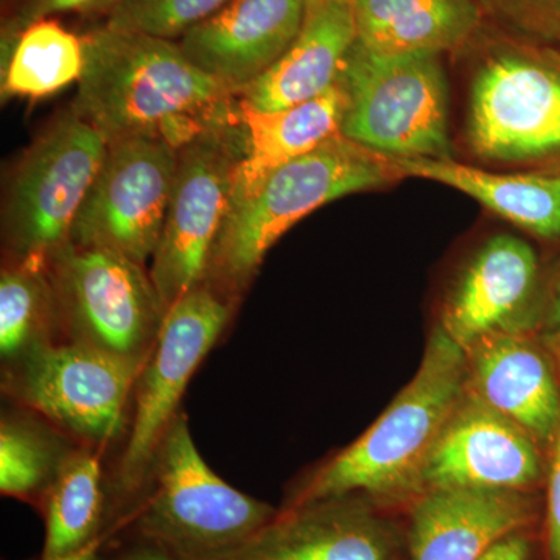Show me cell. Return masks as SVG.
<instances>
[{
  "instance_id": "cell-11",
  "label": "cell",
  "mask_w": 560,
  "mask_h": 560,
  "mask_svg": "<svg viewBox=\"0 0 560 560\" xmlns=\"http://www.w3.org/2000/svg\"><path fill=\"white\" fill-rule=\"evenodd\" d=\"M469 142L486 160L560 161V50L508 47L482 62L471 84Z\"/></svg>"
},
{
  "instance_id": "cell-3",
  "label": "cell",
  "mask_w": 560,
  "mask_h": 560,
  "mask_svg": "<svg viewBox=\"0 0 560 560\" xmlns=\"http://www.w3.org/2000/svg\"><path fill=\"white\" fill-rule=\"evenodd\" d=\"M396 172L381 154L335 136L272 172L245 200L231 202L205 282L235 302L275 243L320 206L388 183Z\"/></svg>"
},
{
  "instance_id": "cell-36",
  "label": "cell",
  "mask_w": 560,
  "mask_h": 560,
  "mask_svg": "<svg viewBox=\"0 0 560 560\" xmlns=\"http://www.w3.org/2000/svg\"><path fill=\"white\" fill-rule=\"evenodd\" d=\"M116 2H119V0H108V2H106L105 5L102 7L101 11H106L110 9V7H113Z\"/></svg>"
},
{
  "instance_id": "cell-24",
  "label": "cell",
  "mask_w": 560,
  "mask_h": 560,
  "mask_svg": "<svg viewBox=\"0 0 560 560\" xmlns=\"http://www.w3.org/2000/svg\"><path fill=\"white\" fill-rule=\"evenodd\" d=\"M83 68V38L57 21L35 22L2 55V97H49L79 81Z\"/></svg>"
},
{
  "instance_id": "cell-9",
  "label": "cell",
  "mask_w": 560,
  "mask_h": 560,
  "mask_svg": "<svg viewBox=\"0 0 560 560\" xmlns=\"http://www.w3.org/2000/svg\"><path fill=\"white\" fill-rule=\"evenodd\" d=\"M245 153L241 117L210 128L178 153V172L150 276L165 308L205 282Z\"/></svg>"
},
{
  "instance_id": "cell-31",
  "label": "cell",
  "mask_w": 560,
  "mask_h": 560,
  "mask_svg": "<svg viewBox=\"0 0 560 560\" xmlns=\"http://www.w3.org/2000/svg\"><path fill=\"white\" fill-rule=\"evenodd\" d=\"M548 547L551 560H560V427L552 441L550 481H548Z\"/></svg>"
},
{
  "instance_id": "cell-5",
  "label": "cell",
  "mask_w": 560,
  "mask_h": 560,
  "mask_svg": "<svg viewBox=\"0 0 560 560\" xmlns=\"http://www.w3.org/2000/svg\"><path fill=\"white\" fill-rule=\"evenodd\" d=\"M340 81L342 138L390 160L452 158L440 54L378 55L355 43Z\"/></svg>"
},
{
  "instance_id": "cell-20",
  "label": "cell",
  "mask_w": 560,
  "mask_h": 560,
  "mask_svg": "<svg viewBox=\"0 0 560 560\" xmlns=\"http://www.w3.org/2000/svg\"><path fill=\"white\" fill-rule=\"evenodd\" d=\"M346 108L348 94L341 81L319 97L285 109L256 110L241 103L245 153L231 202L245 200L272 172L340 135Z\"/></svg>"
},
{
  "instance_id": "cell-35",
  "label": "cell",
  "mask_w": 560,
  "mask_h": 560,
  "mask_svg": "<svg viewBox=\"0 0 560 560\" xmlns=\"http://www.w3.org/2000/svg\"><path fill=\"white\" fill-rule=\"evenodd\" d=\"M545 342H547L548 348H550L555 360L558 361L560 370V334L547 335V337H545Z\"/></svg>"
},
{
  "instance_id": "cell-6",
  "label": "cell",
  "mask_w": 560,
  "mask_h": 560,
  "mask_svg": "<svg viewBox=\"0 0 560 560\" xmlns=\"http://www.w3.org/2000/svg\"><path fill=\"white\" fill-rule=\"evenodd\" d=\"M234 304L201 283L168 308L156 345L136 382L130 436L114 477L110 529H119L145 489L154 455L179 415L187 385L226 329Z\"/></svg>"
},
{
  "instance_id": "cell-25",
  "label": "cell",
  "mask_w": 560,
  "mask_h": 560,
  "mask_svg": "<svg viewBox=\"0 0 560 560\" xmlns=\"http://www.w3.org/2000/svg\"><path fill=\"white\" fill-rule=\"evenodd\" d=\"M57 308L47 265L10 261L0 275V355L7 366L55 342Z\"/></svg>"
},
{
  "instance_id": "cell-19",
  "label": "cell",
  "mask_w": 560,
  "mask_h": 560,
  "mask_svg": "<svg viewBox=\"0 0 560 560\" xmlns=\"http://www.w3.org/2000/svg\"><path fill=\"white\" fill-rule=\"evenodd\" d=\"M355 43L352 5L307 0L300 35L238 101L250 109L279 110L319 97L340 81Z\"/></svg>"
},
{
  "instance_id": "cell-16",
  "label": "cell",
  "mask_w": 560,
  "mask_h": 560,
  "mask_svg": "<svg viewBox=\"0 0 560 560\" xmlns=\"http://www.w3.org/2000/svg\"><path fill=\"white\" fill-rule=\"evenodd\" d=\"M539 267L528 243L500 235L470 261L442 315L441 327L466 350L495 331L523 334L528 326Z\"/></svg>"
},
{
  "instance_id": "cell-2",
  "label": "cell",
  "mask_w": 560,
  "mask_h": 560,
  "mask_svg": "<svg viewBox=\"0 0 560 560\" xmlns=\"http://www.w3.org/2000/svg\"><path fill=\"white\" fill-rule=\"evenodd\" d=\"M466 390V352L436 327L412 381L359 440L308 478L283 510L341 497H419L427 459Z\"/></svg>"
},
{
  "instance_id": "cell-34",
  "label": "cell",
  "mask_w": 560,
  "mask_h": 560,
  "mask_svg": "<svg viewBox=\"0 0 560 560\" xmlns=\"http://www.w3.org/2000/svg\"><path fill=\"white\" fill-rule=\"evenodd\" d=\"M547 335L560 334V280L552 300L550 315H548Z\"/></svg>"
},
{
  "instance_id": "cell-27",
  "label": "cell",
  "mask_w": 560,
  "mask_h": 560,
  "mask_svg": "<svg viewBox=\"0 0 560 560\" xmlns=\"http://www.w3.org/2000/svg\"><path fill=\"white\" fill-rule=\"evenodd\" d=\"M230 0H119L106 25L120 31L175 39L223 9Z\"/></svg>"
},
{
  "instance_id": "cell-23",
  "label": "cell",
  "mask_w": 560,
  "mask_h": 560,
  "mask_svg": "<svg viewBox=\"0 0 560 560\" xmlns=\"http://www.w3.org/2000/svg\"><path fill=\"white\" fill-rule=\"evenodd\" d=\"M39 510L46 525L44 558L69 555L106 534L113 536L110 503L97 451L88 447L70 452Z\"/></svg>"
},
{
  "instance_id": "cell-8",
  "label": "cell",
  "mask_w": 560,
  "mask_h": 560,
  "mask_svg": "<svg viewBox=\"0 0 560 560\" xmlns=\"http://www.w3.org/2000/svg\"><path fill=\"white\" fill-rule=\"evenodd\" d=\"M108 151L102 132L73 110L22 156L3 206L11 261H47L70 241L73 223Z\"/></svg>"
},
{
  "instance_id": "cell-4",
  "label": "cell",
  "mask_w": 560,
  "mask_h": 560,
  "mask_svg": "<svg viewBox=\"0 0 560 560\" xmlns=\"http://www.w3.org/2000/svg\"><path fill=\"white\" fill-rule=\"evenodd\" d=\"M276 514L271 504L246 495L210 469L179 412L162 438L145 489L119 536L160 541L180 560H210L241 547Z\"/></svg>"
},
{
  "instance_id": "cell-33",
  "label": "cell",
  "mask_w": 560,
  "mask_h": 560,
  "mask_svg": "<svg viewBox=\"0 0 560 560\" xmlns=\"http://www.w3.org/2000/svg\"><path fill=\"white\" fill-rule=\"evenodd\" d=\"M113 539L114 537L110 536V534H106V536L98 537L97 540L92 541V544L86 545V547L81 548L79 551L69 552V555L54 556V558H44V556H40L39 560H102L106 548H108Z\"/></svg>"
},
{
  "instance_id": "cell-15",
  "label": "cell",
  "mask_w": 560,
  "mask_h": 560,
  "mask_svg": "<svg viewBox=\"0 0 560 560\" xmlns=\"http://www.w3.org/2000/svg\"><path fill=\"white\" fill-rule=\"evenodd\" d=\"M307 0H230L180 36L195 66L241 95L300 35Z\"/></svg>"
},
{
  "instance_id": "cell-14",
  "label": "cell",
  "mask_w": 560,
  "mask_h": 560,
  "mask_svg": "<svg viewBox=\"0 0 560 560\" xmlns=\"http://www.w3.org/2000/svg\"><path fill=\"white\" fill-rule=\"evenodd\" d=\"M210 560H399V551L370 500L341 497L278 511L241 547Z\"/></svg>"
},
{
  "instance_id": "cell-30",
  "label": "cell",
  "mask_w": 560,
  "mask_h": 560,
  "mask_svg": "<svg viewBox=\"0 0 560 560\" xmlns=\"http://www.w3.org/2000/svg\"><path fill=\"white\" fill-rule=\"evenodd\" d=\"M102 560H180L178 556L160 544L136 536V534H120L114 537L106 548Z\"/></svg>"
},
{
  "instance_id": "cell-26",
  "label": "cell",
  "mask_w": 560,
  "mask_h": 560,
  "mask_svg": "<svg viewBox=\"0 0 560 560\" xmlns=\"http://www.w3.org/2000/svg\"><path fill=\"white\" fill-rule=\"evenodd\" d=\"M70 452L44 420L3 415L0 422V493L39 508Z\"/></svg>"
},
{
  "instance_id": "cell-29",
  "label": "cell",
  "mask_w": 560,
  "mask_h": 560,
  "mask_svg": "<svg viewBox=\"0 0 560 560\" xmlns=\"http://www.w3.org/2000/svg\"><path fill=\"white\" fill-rule=\"evenodd\" d=\"M108 0H18L13 16L2 33V55L11 49L18 35L28 25L70 11H101Z\"/></svg>"
},
{
  "instance_id": "cell-12",
  "label": "cell",
  "mask_w": 560,
  "mask_h": 560,
  "mask_svg": "<svg viewBox=\"0 0 560 560\" xmlns=\"http://www.w3.org/2000/svg\"><path fill=\"white\" fill-rule=\"evenodd\" d=\"M178 153L176 147L160 138L108 143L69 243L109 250L145 267L160 245L178 172Z\"/></svg>"
},
{
  "instance_id": "cell-10",
  "label": "cell",
  "mask_w": 560,
  "mask_h": 560,
  "mask_svg": "<svg viewBox=\"0 0 560 560\" xmlns=\"http://www.w3.org/2000/svg\"><path fill=\"white\" fill-rule=\"evenodd\" d=\"M143 366L77 342L55 341L10 364L3 389L54 429L102 448L121 436Z\"/></svg>"
},
{
  "instance_id": "cell-37",
  "label": "cell",
  "mask_w": 560,
  "mask_h": 560,
  "mask_svg": "<svg viewBox=\"0 0 560 560\" xmlns=\"http://www.w3.org/2000/svg\"><path fill=\"white\" fill-rule=\"evenodd\" d=\"M331 2L349 3V5H353L355 0H331Z\"/></svg>"
},
{
  "instance_id": "cell-32",
  "label": "cell",
  "mask_w": 560,
  "mask_h": 560,
  "mask_svg": "<svg viewBox=\"0 0 560 560\" xmlns=\"http://www.w3.org/2000/svg\"><path fill=\"white\" fill-rule=\"evenodd\" d=\"M528 540L515 533L493 545L480 560H528Z\"/></svg>"
},
{
  "instance_id": "cell-22",
  "label": "cell",
  "mask_w": 560,
  "mask_h": 560,
  "mask_svg": "<svg viewBox=\"0 0 560 560\" xmlns=\"http://www.w3.org/2000/svg\"><path fill=\"white\" fill-rule=\"evenodd\" d=\"M357 44L378 55L442 54L463 46L481 21L478 0H355Z\"/></svg>"
},
{
  "instance_id": "cell-13",
  "label": "cell",
  "mask_w": 560,
  "mask_h": 560,
  "mask_svg": "<svg viewBox=\"0 0 560 560\" xmlns=\"http://www.w3.org/2000/svg\"><path fill=\"white\" fill-rule=\"evenodd\" d=\"M541 478L537 441L469 389L442 430L420 478L438 489L522 490Z\"/></svg>"
},
{
  "instance_id": "cell-21",
  "label": "cell",
  "mask_w": 560,
  "mask_h": 560,
  "mask_svg": "<svg viewBox=\"0 0 560 560\" xmlns=\"http://www.w3.org/2000/svg\"><path fill=\"white\" fill-rule=\"evenodd\" d=\"M397 175L444 184L537 237H560V171L500 175L448 160H390Z\"/></svg>"
},
{
  "instance_id": "cell-17",
  "label": "cell",
  "mask_w": 560,
  "mask_h": 560,
  "mask_svg": "<svg viewBox=\"0 0 560 560\" xmlns=\"http://www.w3.org/2000/svg\"><path fill=\"white\" fill-rule=\"evenodd\" d=\"M467 389L529 433L537 444L555 441L560 389L550 361L515 331H495L464 350Z\"/></svg>"
},
{
  "instance_id": "cell-1",
  "label": "cell",
  "mask_w": 560,
  "mask_h": 560,
  "mask_svg": "<svg viewBox=\"0 0 560 560\" xmlns=\"http://www.w3.org/2000/svg\"><path fill=\"white\" fill-rule=\"evenodd\" d=\"M72 110L106 142L160 138L176 149L241 117L234 92L195 66L179 44L109 25L83 38Z\"/></svg>"
},
{
  "instance_id": "cell-28",
  "label": "cell",
  "mask_w": 560,
  "mask_h": 560,
  "mask_svg": "<svg viewBox=\"0 0 560 560\" xmlns=\"http://www.w3.org/2000/svg\"><path fill=\"white\" fill-rule=\"evenodd\" d=\"M508 27L560 50V0H478Z\"/></svg>"
},
{
  "instance_id": "cell-7",
  "label": "cell",
  "mask_w": 560,
  "mask_h": 560,
  "mask_svg": "<svg viewBox=\"0 0 560 560\" xmlns=\"http://www.w3.org/2000/svg\"><path fill=\"white\" fill-rule=\"evenodd\" d=\"M47 272L68 341L135 363L149 360L167 308L143 265L68 243L47 261Z\"/></svg>"
},
{
  "instance_id": "cell-18",
  "label": "cell",
  "mask_w": 560,
  "mask_h": 560,
  "mask_svg": "<svg viewBox=\"0 0 560 560\" xmlns=\"http://www.w3.org/2000/svg\"><path fill=\"white\" fill-rule=\"evenodd\" d=\"M533 515L522 490L438 489L420 493L411 515V560H480Z\"/></svg>"
}]
</instances>
